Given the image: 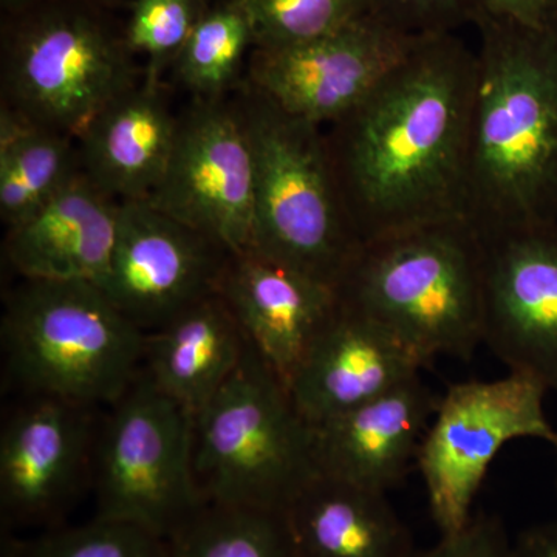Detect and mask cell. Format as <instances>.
Segmentation results:
<instances>
[{
  "instance_id": "cell-1",
  "label": "cell",
  "mask_w": 557,
  "mask_h": 557,
  "mask_svg": "<svg viewBox=\"0 0 557 557\" xmlns=\"http://www.w3.org/2000/svg\"><path fill=\"white\" fill-rule=\"evenodd\" d=\"M478 51L420 38L397 67L324 134L341 199L361 244L467 220Z\"/></svg>"
},
{
  "instance_id": "cell-2",
  "label": "cell",
  "mask_w": 557,
  "mask_h": 557,
  "mask_svg": "<svg viewBox=\"0 0 557 557\" xmlns=\"http://www.w3.org/2000/svg\"><path fill=\"white\" fill-rule=\"evenodd\" d=\"M465 214L480 233L557 222V24L483 16Z\"/></svg>"
},
{
  "instance_id": "cell-3",
  "label": "cell",
  "mask_w": 557,
  "mask_h": 557,
  "mask_svg": "<svg viewBox=\"0 0 557 557\" xmlns=\"http://www.w3.org/2000/svg\"><path fill=\"white\" fill-rule=\"evenodd\" d=\"M339 300L379 322L424 366L472 358L483 344L485 255L468 220H453L362 245Z\"/></svg>"
},
{
  "instance_id": "cell-4",
  "label": "cell",
  "mask_w": 557,
  "mask_h": 557,
  "mask_svg": "<svg viewBox=\"0 0 557 557\" xmlns=\"http://www.w3.org/2000/svg\"><path fill=\"white\" fill-rule=\"evenodd\" d=\"M146 335L100 285L22 278L3 311L5 372L27 397L110 406L143 372Z\"/></svg>"
},
{
  "instance_id": "cell-5",
  "label": "cell",
  "mask_w": 557,
  "mask_h": 557,
  "mask_svg": "<svg viewBox=\"0 0 557 557\" xmlns=\"http://www.w3.org/2000/svg\"><path fill=\"white\" fill-rule=\"evenodd\" d=\"M194 471L207 502L285 512L318 475L314 428L249 341L239 368L194 416Z\"/></svg>"
},
{
  "instance_id": "cell-6",
  "label": "cell",
  "mask_w": 557,
  "mask_h": 557,
  "mask_svg": "<svg viewBox=\"0 0 557 557\" xmlns=\"http://www.w3.org/2000/svg\"><path fill=\"white\" fill-rule=\"evenodd\" d=\"M256 159L255 247L338 289L362 244L344 208L322 127L251 91L244 110Z\"/></svg>"
},
{
  "instance_id": "cell-7",
  "label": "cell",
  "mask_w": 557,
  "mask_h": 557,
  "mask_svg": "<svg viewBox=\"0 0 557 557\" xmlns=\"http://www.w3.org/2000/svg\"><path fill=\"white\" fill-rule=\"evenodd\" d=\"M109 408L95 446V516L168 541L207 502L194 471V416L145 372Z\"/></svg>"
},
{
  "instance_id": "cell-8",
  "label": "cell",
  "mask_w": 557,
  "mask_h": 557,
  "mask_svg": "<svg viewBox=\"0 0 557 557\" xmlns=\"http://www.w3.org/2000/svg\"><path fill=\"white\" fill-rule=\"evenodd\" d=\"M3 46L7 106L78 138L135 79L126 39L79 7L42 3L17 14Z\"/></svg>"
},
{
  "instance_id": "cell-9",
  "label": "cell",
  "mask_w": 557,
  "mask_h": 557,
  "mask_svg": "<svg viewBox=\"0 0 557 557\" xmlns=\"http://www.w3.org/2000/svg\"><path fill=\"white\" fill-rule=\"evenodd\" d=\"M547 394L537 380L509 372L504 379L450 384L440 398L417 465L442 536L468 525L487 469L507 443L534 438L556 445L557 431L545 413Z\"/></svg>"
},
{
  "instance_id": "cell-10",
  "label": "cell",
  "mask_w": 557,
  "mask_h": 557,
  "mask_svg": "<svg viewBox=\"0 0 557 557\" xmlns=\"http://www.w3.org/2000/svg\"><path fill=\"white\" fill-rule=\"evenodd\" d=\"M150 203L228 255L255 247L256 159L247 121L218 100L178 120L170 163Z\"/></svg>"
},
{
  "instance_id": "cell-11",
  "label": "cell",
  "mask_w": 557,
  "mask_h": 557,
  "mask_svg": "<svg viewBox=\"0 0 557 557\" xmlns=\"http://www.w3.org/2000/svg\"><path fill=\"white\" fill-rule=\"evenodd\" d=\"M418 39L372 13L310 42L255 47L251 89L293 119L330 126L364 101Z\"/></svg>"
},
{
  "instance_id": "cell-12",
  "label": "cell",
  "mask_w": 557,
  "mask_h": 557,
  "mask_svg": "<svg viewBox=\"0 0 557 557\" xmlns=\"http://www.w3.org/2000/svg\"><path fill=\"white\" fill-rule=\"evenodd\" d=\"M91 406L28 397L0 435L2 528L64 525L84 487L91 485L98 424Z\"/></svg>"
},
{
  "instance_id": "cell-13",
  "label": "cell",
  "mask_w": 557,
  "mask_h": 557,
  "mask_svg": "<svg viewBox=\"0 0 557 557\" xmlns=\"http://www.w3.org/2000/svg\"><path fill=\"white\" fill-rule=\"evenodd\" d=\"M228 256L149 200H124L100 287L135 325L150 333L215 292Z\"/></svg>"
},
{
  "instance_id": "cell-14",
  "label": "cell",
  "mask_w": 557,
  "mask_h": 557,
  "mask_svg": "<svg viewBox=\"0 0 557 557\" xmlns=\"http://www.w3.org/2000/svg\"><path fill=\"white\" fill-rule=\"evenodd\" d=\"M480 237L485 255L483 344L509 372L531 376L557 394V222Z\"/></svg>"
},
{
  "instance_id": "cell-15",
  "label": "cell",
  "mask_w": 557,
  "mask_h": 557,
  "mask_svg": "<svg viewBox=\"0 0 557 557\" xmlns=\"http://www.w3.org/2000/svg\"><path fill=\"white\" fill-rule=\"evenodd\" d=\"M423 368L379 322L339 300L288 391L302 417L317 428L408 383Z\"/></svg>"
},
{
  "instance_id": "cell-16",
  "label": "cell",
  "mask_w": 557,
  "mask_h": 557,
  "mask_svg": "<svg viewBox=\"0 0 557 557\" xmlns=\"http://www.w3.org/2000/svg\"><path fill=\"white\" fill-rule=\"evenodd\" d=\"M218 292L287 387L339 304L332 285L256 251L228 256Z\"/></svg>"
},
{
  "instance_id": "cell-17",
  "label": "cell",
  "mask_w": 557,
  "mask_h": 557,
  "mask_svg": "<svg viewBox=\"0 0 557 557\" xmlns=\"http://www.w3.org/2000/svg\"><path fill=\"white\" fill-rule=\"evenodd\" d=\"M438 401L418 375L314 428L318 474L387 493L417 463Z\"/></svg>"
},
{
  "instance_id": "cell-18",
  "label": "cell",
  "mask_w": 557,
  "mask_h": 557,
  "mask_svg": "<svg viewBox=\"0 0 557 557\" xmlns=\"http://www.w3.org/2000/svg\"><path fill=\"white\" fill-rule=\"evenodd\" d=\"M119 212L120 200L81 170L42 207L7 228V260L21 278L100 285L112 259Z\"/></svg>"
},
{
  "instance_id": "cell-19",
  "label": "cell",
  "mask_w": 557,
  "mask_h": 557,
  "mask_svg": "<svg viewBox=\"0 0 557 557\" xmlns=\"http://www.w3.org/2000/svg\"><path fill=\"white\" fill-rule=\"evenodd\" d=\"M178 120L159 81L137 83L102 109L78 138L81 170L113 199L146 200L170 163Z\"/></svg>"
},
{
  "instance_id": "cell-20",
  "label": "cell",
  "mask_w": 557,
  "mask_h": 557,
  "mask_svg": "<svg viewBox=\"0 0 557 557\" xmlns=\"http://www.w3.org/2000/svg\"><path fill=\"white\" fill-rule=\"evenodd\" d=\"M248 339L215 289L146 335L143 372L196 416L239 368Z\"/></svg>"
},
{
  "instance_id": "cell-21",
  "label": "cell",
  "mask_w": 557,
  "mask_h": 557,
  "mask_svg": "<svg viewBox=\"0 0 557 557\" xmlns=\"http://www.w3.org/2000/svg\"><path fill=\"white\" fill-rule=\"evenodd\" d=\"M298 557H409L408 527L386 493L318 474L287 511Z\"/></svg>"
},
{
  "instance_id": "cell-22",
  "label": "cell",
  "mask_w": 557,
  "mask_h": 557,
  "mask_svg": "<svg viewBox=\"0 0 557 557\" xmlns=\"http://www.w3.org/2000/svg\"><path fill=\"white\" fill-rule=\"evenodd\" d=\"M76 138L38 126L3 106L0 215L7 228L30 215L81 171Z\"/></svg>"
},
{
  "instance_id": "cell-23",
  "label": "cell",
  "mask_w": 557,
  "mask_h": 557,
  "mask_svg": "<svg viewBox=\"0 0 557 557\" xmlns=\"http://www.w3.org/2000/svg\"><path fill=\"white\" fill-rule=\"evenodd\" d=\"M171 557H298L285 511L205 502L170 539Z\"/></svg>"
},
{
  "instance_id": "cell-24",
  "label": "cell",
  "mask_w": 557,
  "mask_h": 557,
  "mask_svg": "<svg viewBox=\"0 0 557 557\" xmlns=\"http://www.w3.org/2000/svg\"><path fill=\"white\" fill-rule=\"evenodd\" d=\"M255 32L236 0L205 11L175 60L178 79L201 100H215L239 75Z\"/></svg>"
},
{
  "instance_id": "cell-25",
  "label": "cell",
  "mask_w": 557,
  "mask_h": 557,
  "mask_svg": "<svg viewBox=\"0 0 557 557\" xmlns=\"http://www.w3.org/2000/svg\"><path fill=\"white\" fill-rule=\"evenodd\" d=\"M2 557H171L166 539L121 520L98 518L21 539L2 528Z\"/></svg>"
},
{
  "instance_id": "cell-26",
  "label": "cell",
  "mask_w": 557,
  "mask_h": 557,
  "mask_svg": "<svg viewBox=\"0 0 557 557\" xmlns=\"http://www.w3.org/2000/svg\"><path fill=\"white\" fill-rule=\"evenodd\" d=\"M248 14L255 47L324 38L373 13V0H236Z\"/></svg>"
},
{
  "instance_id": "cell-27",
  "label": "cell",
  "mask_w": 557,
  "mask_h": 557,
  "mask_svg": "<svg viewBox=\"0 0 557 557\" xmlns=\"http://www.w3.org/2000/svg\"><path fill=\"white\" fill-rule=\"evenodd\" d=\"M201 0H134L126 39L131 51L149 58L148 78L159 81L166 62L177 60L205 13Z\"/></svg>"
},
{
  "instance_id": "cell-28",
  "label": "cell",
  "mask_w": 557,
  "mask_h": 557,
  "mask_svg": "<svg viewBox=\"0 0 557 557\" xmlns=\"http://www.w3.org/2000/svg\"><path fill=\"white\" fill-rule=\"evenodd\" d=\"M373 14L409 38L453 35L485 16L480 0H373Z\"/></svg>"
},
{
  "instance_id": "cell-29",
  "label": "cell",
  "mask_w": 557,
  "mask_h": 557,
  "mask_svg": "<svg viewBox=\"0 0 557 557\" xmlns=\"http://www.w3.org/2000/svg\"><path fill=\"white\" fill-rule=\"evenodd\" d=\"M511 545L504 520L482 512L456 533L443 534L431 548L413 549L409 557H511Z\"/></svg>"
},
{
  "instance_id": "cell-30",
  "label": "cell",
  "mask_w": 557,
  "mask_h": 557,
  "mask_svg": "<svg viewBox=\"0 0 557 557\" xmlns=\"http://www.w3.org/2000/svg\"><path fill=\"white\" fill-rule=\"evenodd\" d=\"M485 16L512 22L531 30L557 24V0H480Z\"/></svg>"
},
{
  "instance_id": "cell-31",
  "label": "cell",
  "mask_w": 557,
  "mask_h": 557,
  "mask_svg": "<svg viewBox=\"0 0 557 557\" xmlns=\"http://www.w3.org/2000/svg\"><path fill=\"white\" fill-rule=\"evenodd\" d=\"M511 557H557V519L523 530L512 542Z\"/></svg>"
},
{
  "instance_id": "cell-32",
  "label": "cell",
  "mask_w": 557,
  "mask_h": 557,
  "mask_svg": "<svg viewBox=\"0 0 557 557\" xmlns=\"http://www.w3.org/2000/svg\"><path fill=\"white\" fill-rule=\"evenodd\" d=\"M47 2H50V0H2V7L3 10L10 11V13L21 14Z\"/></svg>"
},
{
  "instance_id": "cell-33",
  "label": "cell",
  "mask_w": 557,
  "mask_h": 557,
  "mask_svg": "<svg viewBox=\"0 0 557 557\" xmlns=\"http://www.w3.org/2000/svg\"><path fill=\"white\" fill-rule=\"evenodd\" d=\"M555 448H556V450H557V442H556ZM556 487H557V480H556Z\"/></svg>"
},
{
  "instance_id": "cell-34",
  "label": "cell",
  "mask_w": 557,
  "mask_h": 557,
  "mask_svg": "<svg viewBox=\"0 0 557 557\" xmlns=\"http://www.w3.org/2000/svg\"><path fill=\"white\" fill-rule=\"evenodd\" d=\"M104 2H110V0H104ZM131 2H134V0H131Z\"/></svg>"
}]
</instances>
